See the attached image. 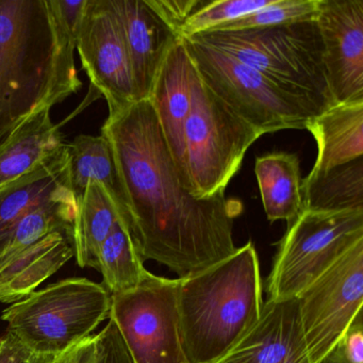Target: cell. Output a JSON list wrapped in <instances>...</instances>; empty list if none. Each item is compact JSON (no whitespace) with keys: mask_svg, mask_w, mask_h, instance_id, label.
I'll use <instances>...</instances> for the list:
<instances>
[{"mask_svg":"<svg viewBox=\"0 0 363 363\" xmlns=\"http://www.w3.org/2000/svg\"><path fill=\"white\" fill-rule=\"evenodd\" d=\"M101 135L113 152L142 260L184 278L237 250L233 225L243 203L225 194L197 199L186 190L150 99L109 114Z\"/></svg>","mask_w":363,"mask_h":363,"instance_id":"obj_1","label":"cell"},{"mask_svg":"<svg viewBox=\"0 0 363 363\" xmlns=\"http://www.w3.org/2000/svg\"><path fill=\"white\" fill-rule=\"evenodd\" d=\"M52 0H0V142L82 88Z\"/></svg>","mask_w":363,"mask_h":363,"instance_id":"obj_2","label":"cell"},{"mask_svg":"<svg viewBox=\"0 0 363 363\" xmlns=\"http://www.w3.org/2000/svg\"><path fill=\"white\" fill-rule=\"evenodd\" d=\"M263 305L252 241L208 269L178 278V325L188 362L220 361L258 322Z\"/></svg>","mask_w":363,"mask_h":363,"instance_id":"obj_3","label":"cell"},{"mask_svg":"<svg viewBox=\"0 0 363 363\" xmlns=\"http://www.w3.org/2000/svg\"><path fill=\"white\" fill-rule=\"evenodd\" d=\"M192 37L257 69L320 113L333 106L316 20Z\"/></svg>","mask_w":363,"mask_h":363,"instance_id":"obj_4","label":"cell"},{"mask_svg":"<svg viewBox=\"0 0 363 363\" xmlns=\"http://www.w3.org/2000/svg\"><path fill=\"white\" fill-rule=\"evenodd\" d=\"M110 310L111 294L103 284L74 277L12 303L1 320L31 354L57 357L92 335Z\"/></svg>","mask_w":363,"mask_h":363,"instance_id":"obj_5","label":"cell"},{"mask_svg":"<svg viewBox=\"0 0 363 363\" xmlns=\"http://www.w3.org/2000/svg\"><path fill=\"white\" fill-rule=\"evenodd\" d=\"M262 135L218 99L194 67L190 114L184 126L191 194L197 199L225 194L248 148Z\"/></svg>","mask_w":363,"mask_h":363,"instance_id":"obj_6","label":"cell"},{"mask_svg":"<svg viewBox=\"0 0 363 363\" xmlns=\"http://www.w3.org/2000/svg\"><path fill=\"white\" fill-rule=\"evenodd\" d=\"M203 84L235 114L265 133L306 129L320 112L273 80L194 37L182 38Z\"/></svg>","mask_w":363,"mask_h":363,"instance_id":"obj_7","label":"cell"},{"mask_svg":"<svg viewBox=\"0 0 363 363\" xmlns=\"http://www.w3.org/2000/svg\"><path fill=\"white\" fill-rule=\"evenodd\" d=\"M278 244L267 280L269 299L298 296L316 278L363 240V210H301Z\"/></svg>","mask_w":363,"mask_h":363,"instance_id":"obj_8","label":"cell"},{"mask_svg":"<svg viewBox=\"0 0 363 363\" xmlns=\"http://www.w3.org/2000/svg\"><path fill=\"white\" fill-rule=\"evenodd\" d=\"M177 279L148 273L130 290L111 295L116 322L135 363H189L180 341Z\"/></svg>","mask_w":363,"mask_h":363,"instance_id":"obj_9","label":"cell"},{"mask_svg":"<svg viewBox=\"0 0 363 363\" xmlns=\"http://www.w3.org/2000/svg\"><path fill=\"white\" fill-rule=\"evenodd\" d=\"M311 363H318L339 343L362 313L363 240L297 296Z\"/></svg>","mask_w":363,"mask_h":363,"instance_id":"obj_10","label":"cell"},{"mask_svg":"<svg viewBox=\"0 0 363 363\" xmlns=\"http://www.w3.org/2000/svg\"><path fill=\"white\" fill-rule=\"evenodd\" d=\"M76 48L91 84L107 101L109 114L137 101L122 29L108 0H86Z\"/></svg>","mask_w":363,"mask_h":363,"instance_id":"obj_11","label":"cell"},{"mask_svg":"<svg viewBox=\"0 0 363 363\" xmlns=\"http://www.w3.org/2000/svg\"><path fill=\"white\" fill-rule=\"evenodd\" d=\"M333 105L363 101V0H320L316 16Z\"/></svg>","mask_w":363,"mask_h":363,"instance_id":"obj_12","label":"cell"},{"mask_svg":"<svg viewBox=\"0 0 363 363\" xmlns=\"http://www.w3.org/2000/svg\"><path fill=\"white\" fill-rule=\"evenodd\" d=\"M50 110L33 114L0 142V196L67 169V143Z\"/></svg>","mask_w":363,"mask_h":363,"instance_id":"obj_13","label":"cell"},{"mask_svg":"<svg viewBox=\"0 0 363 363\" xmlns=\"http://www.w3.org/2000/svg\"><path fill=\"white\" fill-rule=\"evenodd\" d=\"M122 29L133 72L137 101L150 99L165 57L179 35L147 0H108Z\"/></svg>","mask_w":363,"mask_h":363,"instance_id":"obj_14","label":"cell"},{"mask_svg":"<svg viewBox=\"0 0 363 363\" xmlns=\"http://www.w3.org/2000/svg\"><path fill=\"white\" fill-rule=\"evenodd\" d=\"M216 363H311L297 297L264 301L258 322Z\"/></svg>","mask_w":363,"mask_h":363,"instance_id":"obj_15","label":"cell"},{"mask_svg":"<svg viewBox=\"0 0 363 363\" xmlns=\"http://www.w3.org/2000/svg\"><path fill=\"white\" fill-rule=\"evenodd\" d=\"M193 75L194 65L180 38L165 57L150 96L180 179L188 191L184 126L190 114Z\"/></svg>","mask_w":363,"mask_h":363,"instance_id":"obj_16","label":"cell"},{"mask_svg":"<svg viewBox=\"0 0 363 363\" xmlns=\"http://www.w3.org/2000/svg\"><path fill=\"white\" fill-rule=\"evenodd\" d=\"M73 257V231L59 230L0 261V303L26 298Z\"/></svg>","mask_w":363,"mask_h":363,"instance_id":"obj_17","label":"cell"},{"mask_svg":"<svg viewBox=\"0 0 363 363\" xmlns=\"http://www.w3.org/2000/svg\"><path fill=\"white\" fill-rule=\"evenodd\" d=\"M318 144V156L303 182H313L340 165L363 156V101L337 104L310 120L306 127Z\"/></svg>","mask_w":363,"mask_h":363,"instance_id":"obj_18","label":"cell"},{"mask_svg":"<svg viewBox=\"0 0 363 363\" xmlns=\"http://www.w3.org/2000/svg\"><path fill=\"white\" fill-rule=\"evenodd\" d=\"M67 174L76 201L82 199L89 182H97L107 193L121 222L129 231L128 201L108 140L103 135L99 137L82 135L67 144Z\"/></svg>","mask_w":363,"mask_h":363,"instance_id":"obj_19","label":"cell"},{"mask_svg":"<svg viewBox=\"0 0 363 363\" xmlns=\"http://www.w3.org/2000/svg\"><path fill=\"white\" fill-rule=\"evenodd\" d=\"M255 174L267 220L289 223L295 220L303 209L298 157L289 152L258 157Z\"/></svg>","mask_w":363,"mask_h":363,"instance_id":"obj_20","label":"cell"},{"mask_svg":"<svg viewBox=\"0 0 363 363\" xmlns=\"http://www.w3.org/2000/svg\"><path fill=\"white\" fill-rule=\"evenodd\" d=\"M74 224V250L78 264L96 269L97 254L106 238L121 222L118 211L103 186L89 182Z\"/></svg>","mask_w":363,"mask_h":363,"instance_id":"obj_21","label":"cell"},{"mask_svg":"<svg viewBox=\"0 0 363 363\" xmlns=\"http://www.w3.org/2000/svg\"><path fill=\"white\" fill-rule=\"evenodd\" d=\"M303 209L337 212L363 210V159L340 165L313 182H301Z\"/></svg>","mask_w":363,"mask_h":363,"instance_id":"obj_22","label":"cell"},{"mask_svg":"<svg viewBox=\"0 0 363 363\" xmlns=\"http://www.w3.org/2000/svg\"><path fill=\"white\" fill-rule=\"evenodd\" d=\"M77 211L75 195L69 191L27 214L0 242V261L22 252L55 231L74 233Z\"/></svg>","mask_w":363,"mask_h":363,"instance_id":"obj_23","label":"cell"},{"mask_svg":"<svg viewBox=\"0 0 363 363\" xmlns=\"http://www.w3.org/2000/svg\"><path fill=\"white\" fill-rule=\"evenodd\" d=\"M96 269L103 276V286L111 295L135 288L150 273L122 223L114 227L99 247Z\"/></svg>","mask_w":363,"mask_h":363,"instance_id":"obj_24","label":"cell"},{"mask_svg":"<svg viewBox=\"0 0 363 363\" xmlns=\"http://www.w3.org/2000/svg\"><path fill=\"white\" fill-rule=\"evenodd\" d=\"M72 191L67 167L0 196V242L24 216Z\"/></svg>","mask_w":363,"mask_h":363,"instance_id":"obj_25","label":"cell"},{"mask_svg":"<svg viewBox=\"0 0 363 363\" xmlns=\"http://www.w3.org/2000/svg\"><path fill=\"white\" fill-rule=\"evenodd\" d=\"M318 7L320 0H272V3L267 7L212 31L248 30L301 21L316 20Z\"/></svg>","mask_w":363,"mask_h":363,"instance_id":"obj_26","label":"cell"},{"mask_svg":"<svg viewBox=\"0 0 363 363\" xmlns=\"http://www.w3.org/2000/svg\"><path fill=\"white\" fill-rule=\"evenodd\" d=\"M272 0H216L201 4L189 16L180 30V38H189L207 31L216 30L223 25L262 9Z\"/></svg>","mask_w":363,"mask_h":363,"instance_id":"obj_27","label":"cell"},{"mask_svg":"<svg viewBox=\"0 0 363 363\" xmlns=\"http://www.w3.org/2000/svg\"><path fill=\"white\" fill-rule=\"evenodd\" d=\"M92 363H135L116 322L112 318H109V322L105 328L95 335Z\"/></svg>","mask_w":363,"mask_h":363,"instance_id":"obj_28","label":"cell"},{"mask_svg":"<svg viewBox=\"0 0 363 363\" xmlns=\"http://www.w3.org/2000/svg\"><path fill=\"white\" fill-rule=\"evenodd\" d=\"M148 5L180 37V30L191 14L194 13L203 1L201 0H147Z\"/></svg>","mask_w":363,"mask_h":363,"instance_id":"obj_29","label":"cell"},{"mask_svg":"<svg viewBox=\"0 0 363 363\" xmlns=\"http://www.w3.org/2000/svg\"><path fill=\"white\" fill-rule=\"evenodd\" d=\"M331 352L343 363H363L362 313L354 318Z\"/></svg>","mask_w":363,"mask_h":363,"instance_id":"obj_30","label":"cell"},{"mask_svg":"<svg viewBox=\"0 0 363 363\" xmlns=\"http://www.w3.org/2000/svg\"><path fill=\"white\" fill-rule=\"evenodd\" d=\"M33 356L11 333L0 337V363H28Z\"/></svg>","mask_w":363,"mask_h":363,"instance_id":"obj_31","label":"cell"},{"mask_svg":"<svg viewBox=\"0 0 363 363\" xmlns=\"http://www.w3.org/2000/svg\"><path fill=\"white\" fill-rule=\"evenodd\" d=\"M95 350V335H90L75 346L55 357L52 363H92Z\"/></svg>","mask_w":363,"mask_h":363,"instance_id":"obj_32","label":"cell"},{"mask_svg":"<svg viewBox=\"0 0 363 363\" xmlns=\"http://www.w3.org/2000/svg\"><path fill=\"white\" fill-rule=\"evenodd\" d=\"M55 357L52 356H39L33 354L28 363H52Z\"/></svg>","mask_w":363,"mask_h":363,"instance_id":"obj_33","label":"cell"},{"mask_svg":"<svg viewBox=\"0 0 363 363\" xmlns=\"http://www.w3.org/2000/svg\"><path fill=\"white\" fill-rule=\"evenodd\" d=\"M318 363H343L339 358H337V354L333 352H329L324 359L320 361Z\"/></svg>","mask_w":363,"mask_h":363,"instance_id":"obj_34","label":"cell"}]
</instances>
